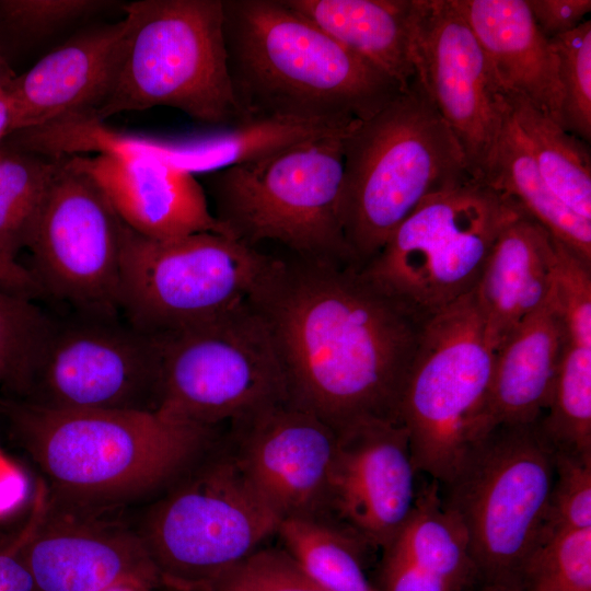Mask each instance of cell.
<instances>
[{
	"instance_id": "1",
	"label": "cell",
	"mask_w": 591,
	"mask_h": 591,
	"mask_svg": "<svg viewBox=\"0 0 591 591\" xmlns=\"http://www.w3.org/2000/svg\"><path fill=\"white\" fill-rule=\"evenodd\" d=\"M283 368L288 402L336 431L362 418L397 420L424 326L354 265L275 257L252 298Z\"/></svg>"
},
{
	"instance_id": "2",
	"label": "cell",
	"mask_w": 591,
	"mask_h": 591,
	"mask_svg": "<svg viewBox=\"0 0 591 591\" xmlns=\"http://www.w3.org/2000/svg\"><path fill=\"white\" fill-rule=\"evenodd\" d=\"M235 99L248 118L352 124L404 90L283 0H223Z\"/></svg>"
},
{
	"instance_id": "3",
	"label": "cell",
	"mask_w": 591,
	"mask_h": 591,
	"mask_svg": "<svg viewBox=\"0 0 591 591\" xmlns=\"http://www.w3.org/2000/svg\"><path fill=\"white\" fill-rule=\"evenodd\" d=\"M14 433L55 489L108 502L154 489L183 472L213 427L162 409L63 410L9 403Z\"/></svg>"
},
{
	"instance_id": "4",
	"label": "cell",
	"mask_w": 591,
	"mask_h": 591,
	"mask_svg": "<svg viewBox=\"0 0 591 591\" xmlns=\"http://www.w3.org/2000/svg\"><path fill=\"white\" fill-rule=\"evenodd\" d=\"M343 154L339 215L358 268L427 198L476 181L417 76L406 91L344 134Z\"/></svg>"
},
{
	"instance_id": "5",
	"label": "cell",
	"mask_w": 591,
	"mask_h": 591,
	"mask_svg": "<svg viewBox=\"0 0 591 591\" xmlns=\"http://www.w3.org/2000/svg\"><path fill=\"white\" fill-rule=\"evenodd\" d=\"M125 33L112 89L82 112L103 121L121 112L176 108L212 125L246 120L230 79L223 0H141L123 5Z\"/></svg>"
},
{
	"instance_id": "6",
	"label": "cell",
	"mask_w": 591,
	"mask_h": 591,
	"mask_svg": "<svg viewBox=\"0 0 591 591\" xmlns=\"http://www.w3.org/2000/svg\"><path fill=\"white\" fill-rule=\"evenodd\" d=\"M540 419L473 440L442 485V506L463 528L483 586L515 583L538 543L556 452Z\"/></svg>"
},
{
	"instance_id": "7",
	"label": "cell",
	"mask_w": 591,
	"mask_h": 591,
	"mask_svg": "<svg viewBox=\"0 0 591 591\" xmlns=\"http://www.w3.org/2000/svg\"><path fill=\"white\" fill-rule=\"evenodd\" d=\"M347 130L211 172L216 218L250 246L275 241L298 257L355 266L339 215Z\"/></svg>"
},
{
	"instance_id": "8",
	"label": "cell",
	"mask_w": 591,
	"mask_h": 591,
	"mask_svg": "<svg viewBox=\"0 0 591 591\" xmlns=\"http://www.w3.org/2000/svg\"><path fill=\"white\" fill-rule=\"evenodd\" d=\"M521 213L512 199L471 181L422 201L360 273L427 321L475 288L496 239Z\"/></svg>"
},
{
	"instance_id": "9",
	"label": "cell",
	"mask_w": 591,
	"mask_h": 591,
	"mask_svg": "<svg viewBox=\"0 0 591 591\" xmlns=\"http://www.w3.org/2000/svg\"><path fill=\"white\" fill-rule=\"evenodd\" d=\"M157 408L213 427L288 402L270 328L251 299L206 323L154 335Z\"/></svg>"
},
{
	"instance_id": "10",
	"label": "cell",
	"mask_w": 591,
	"mask_h": 591,
	"mask_svg": "<svg viewBox=\"0 0 591 591\" xmlns=\"http://www.w3.org/2000/svg\"><path fill=\"white\" fill-rule=\"evenodd\" d=\"M274 258L223 234L155 240L124 223L118 308L150 335L199 325L248 301Z\"/></svg>"
},
{
	"instance_id": "11",
	"label": "cell",
	"mask_w": 591,
	"mask_h": 591,
	"mask_svg": "<svg viewBox=\"0 0 591 591\" xmlns=\"http://www.w3.org/2000/svg\"><path fill=\"white\" fill-rule=\"evenodd\" d=\"M280 522L229 455L201 467L161 500L141 537L161 586L212 591L277 533Z\"/></svg>"
},
{
	"instance_id": "12",
	"label": "cell",
	"mask_w": 591,
	"mask_h": 591,
	"mask_svg": "<svg viewBox=\"0 0 591 591\" xmlns=\"http://www.w3.org/2000/svg\"><path fill=\"white\" fill-rule=\"evenodd\" d=\"M496 351L473 290L427 320L397 407L418 472L445 484L470 444Z\"/></svg>"
},
{
	"instance_id": "13",
	"label": "cell",
	"mask_w": 591,
	"mask_h": 591,
	"mask_svg": "<svg viewBox=\"0 0 591 591\" xmlns=\"http://www.w3.org/2000/svg\"><path fill=\"white\" fill-rule=\"evenodd\" d=\"M48 317L20 394L49 409H157L159 348L154 335L82 312Z\"/></svg>"
},
{
	"instance_id": "14",
	"label": "cell",
	"mask_w": 591,
	"mask_h": 591,
	"mask_svg": "<svg viewBox=\"0 0 591 591\" xmlns=\"http://www.w3.org/2000/svg\"><path fill=\"white\" fill-rule=\"evenodd\" d=\"M123 230L97 184L62 155L27 244L42 291L81 312L116 314Z\"/></svg>"
},
{
	"instance_id": "15",
	"label": "cell",
	"mask_w": 591,
	"mask_h": 591,
	"mask_svg": "<svg viewBox=\"0 0 591 591\" xmlns=\"http://www.w3.org/2000/svg\"><path fill=\"white\" fill-rule=\"evenodd\" d=\"M415 66L472 177L485 183L507 103L483 47L454 0H420Z\"/></svg>"
},
{
	"instance_id": "16",
	"label": "cell",
	"mask_w": 591,
	"mask_h": 591,
	"mask_svg": "<svg viewBox=\"0 0 591 591\" xmlns=\"http://www.w3.org/2000/svg\"><path fill=\"white\" fill-rule=\"evenodd\" d=\"M234 457L280 520L327 517L337 432L289 402L237 424Z\"/></svg>"
},
{
	"instance_id": "17",
	"label": "cell",
	"mask_w": 591,
	"mask_h": 591,
	"mask_svg": "<svg viewBox=\"0 0 591 591\" xmlns=\"http://www.w3.org/2000/svg\"><path fill=\"white\" fill-rule=\"evenodd\" d=\"M336 432L329 512L371 547L383 549L416 501L407 431L397 420L368 417Z\"/></svg>"
},
{
	"instance_id": "18",
	"label": "cell",
	"mask_w": 591,
	"mask_h": 591,
	"mask_svg": "<svg viewBox=\"0 0 591 591\" xmlns=\"http://www.w3.org/2000/svg\"><path fill=\"white\" fill-rule=\"evenodd\" d=\"M101 188L120 220L155 240L211 232L233 237L209 210L195 175L147 154L68 155Z\"/></svg>"
},
{
	"instance_id": "19",
	"label": "cell",
	"mask_w": 591,
	"mask_h": 591,
	"mask_svg": "<svg viewBox=\"0 0 591 591\" xmlns=\"http://www.w3.org/2000/svg\"><path fill=\"white\" fill-rule=\"evenodd\" d=\"M33 591H103L118 583L161 586L141 536L78 521L38 520L22 548Z\"/></svg>"
},
{
	"instance_id": "20",
	"label": "cell",
	"mask_w": 591,
	"mask_h": 591,
	"mask_svg": "<svg viewBox=\"0 0 591 591\" xmlns=\"http://www.w3.org/2000/svg\"><path fill=\"white\" fill-rule=\"evenodd\" d=\"M124 33V20L90 31L15 76L8 90L12 134L97 108L112 89Z\"/></svg>"
},
{
	"instance_id": "21",
	"label": "cell",
	"mask_w": 591,
	"mask_h": 591,
	"mask_svg": "<svg viewBox=\"0 0 591 591\" xmlns=\"http://www.w3.org/2000/svg\"><path fill=\"white\" fill-rule=\"evenodd\" d=\"M566 344L554 288L545 303L496 351L490 383L470 443L502 425L537 421L548 408Z\"/></svg>"
},
{
	"instance_id": "22",
	"label": "cell",
	"mask_w": 591,
	"mask_h": 591,
	"mask_svg": "<svg viewBox=\"0 0 591 591\" xmlns=\"http://www.w3.org/2000/svg\"><path fill=\"white\" fill-rule=\"evenodd\" d=\"M557 240L521 213L496 239L473 289L485 335L497 351L549 297Z\"/></svg>"
},
{
	"instance_id": "23",
	"label": "cell",
	"mask_w": 591,
	"mask_h": 591,
	"mask_svg": "<svg viewBox=\"0 0 591 591\" xmlns=\"http://www.w3.org/2000/svg\"><path fill=\"white\" fill-rule=\"evenodd\" d=\"M502 93L519 95L560 125L557 59L525 0H454Z\"/></svg>"
},
{
	"instance_id": "24",
	"label": "cell",
	"mask_w": 591,
	"mask_h": 591,
	"mask_svg": "<svg viewBox=\"0 0 591 591\" xmlns=\"http://www.w3.org/2000/svg\"><path fill=\"white\" fill-rule=\"evenodd\" d=\"M341 46L406 91L416 77L420 0H283Z\"/></svg>"
},
{
	"instance_id": "25",
	"label": "cell",
	"mask_w": 591,
	"mask_h": 591,
	"mask_svg": "<svg viewBox=\"0 0 591 591\" xmlns=\"http://www.w3.org/2000/svg\"><path fill=\"white\" fill-rule=\"evenodd\" d=\"M352 124L278 117L248 118L211 135L153 138L151 152L192 174L211 173L266 158L308 140L345 131Z\"/></svg>"
},
{
	"instance_id": "26",
	"label": "cell",
	"mask_w": 591,
	"mask_h": 591,
	"mask_svg": "<svg viewBox=\"0 0 591 591\" xmlns=\"http://www.w3.org/2000/svg\"><path fill=\"white\" fill-rule=\"evenodd\" d=\"M485 183L591 265V220L571 210L546 184L508 105Z\"/></svg>"
},
{
	"instance_id": "27",
	"label": "cell",
	"mask_w": 591,
	"mask_h": 591,
	"mask_svg": "<svg viewBox=\"0 0 591 591\" xmlns=\"http://www.w3.org/2000/svg\"><path fill=\"white\" fill-rule=\"evenodd\" d=\"M385 548L440 578L453 591L465 590L479 581L466 534L443 508L434 480L417 490L410 515Z\"/></svg>"
},
{
	"instance_id": "28",
	"label": "cell",
	"mask_w": 591,
	"mask_h": 591,
	"mask_svg": "<svg viewBox=\"0 0 591 591\" xmlns=\"http://www.w3.org/2000/svg\"><path fill=\"white\" fill-rule=\"evenodd\" d=\"M549 188L571 210L591 220V155L583 140L565 130L528 100L503 93Z\"/></svg>"
},
{
	"instance_id": "29",
	"label": "cell",
	"mask_w": 591,
	"mask_h": 591,
	"mask_svg": "<svg viewBox=\"0 0 591 591\" xmlns=\"http://www.w3.org/2000/svg\"><path fill=\"white\" fill-rule=\"evenodd\" d=\"M277 534L299 567L324 588L379 591L364 571L363 555L370 545L339 521L327 517L285 519Z\"/></svg>"
},
{
	"instance_id": "30",
	"label": "cell",
	"mask_w": 591,
	"mask_h": 591,
	"mask_svg": "<svg viewBox=\"0 0 591 591\" xmlns=\"http://www.w3.org/2000/svg\"><path fill=\"white\" fill-rule=\"evenodd\" d=\"M62 161L59 157L0 147V252L16 260L27 247L44 198Z\"/></svg>"
},
{
	"instance_id": "31",
	"label": "cell",
	"mask_w": 591,
	"mask_h": 591,
	"mask_svg": "<svg viewBox=\"0 0 591 591\" xmlns=\"http://www.w3.org/2000/svg\"><path fill=\"white\" fill-rule=\"evenodd\" d=\"M541 427L556 450L591 453V337L567 335Z\"/></svg>"
},
{
	"instance_id": "32",
	"label": "cell",
	"mask_w": 591,
	"mask_h": 591,
	"mask_svg": "<svg viewBox=\"0 0 591 591\" xmlns=\"http://www.w3.org/2000/svg\"><path fill=\"white\" fill-rule=\"evenodd\" d=\"M515 584L522 591H591V528L563 531L541 542Z\"/></svg>"
},
{
	"instance_id": "33",
	"label": "cell",
	"mask_w": 591,
	"mask_h": 591,
	"mask_svg": "<svg viewBox=\"0 0 591 591\" xmlns=\"http://www.w3.org/2000/svg\"><path fill=\"white\" fill-rule=\"evenodd\" d=\"M557 59L560 90V126L591 140V21L549 39Z\"/></svg>"
},
{
	"instance_id": "34",
	"label": "cell",
	"mask_w": 591,
	"mask_h": 591,
	"mask_svg": "<svg viewBox=\"0 0 591 591\" xmlns=\"http://www.w3.org/2000/svg\"><path fill=\"white\" fill-rule=\"evenodd\" d=\"M586 528H591V453L556 450L555 477L537 545L556 533Z\"/></svg>"
},
{
	"instance_id": "35",
	"label": "cell",
	"mask_w": 591,
	"mask_h": 591,
	"mask_svg": "<svg viewBox=\"0 0 591 591\" xmlns=\"http://www.w3.org/2000/svg\"><path fill=\"white\" fill-rule=\"evenodd\" d=\"M47 321L30 299L0 289V383L20 393Z\"/></svg>"
},
{
	"instance_id": "36",
	"label": "cell",
	"mask_w": 591,
	"mask_h": 591,
	"mask_svg": "<svg viewBox=\"0 0 591 591\" xmlns=\"http://www.w3.org/2000/svg\"><path fill=\"white\" fill-rule=\"evenodd\" d=\"M212 591H331L311 579L285 549L260 548Z\"/></svg>"
},
{
	"instance_id": "37",
	"label": "cell",
	"mask_w": 591,
	"mask_h": 591,
	"mask_svg": "<svg viewBox=\"0 0 591 591\" xmlns=\"http://www.w3.org/2000/svg\"><path fill=\"white\" fill-rule=\"evenodd\" d=\"M113 3L104 0H0V22L18 35L36 37Z\"/></svg>"
},
{
	"instance_id": "38",
	"label": "cell",
	"mask_w": 591,
	"mask_h": 591,
	"mask_svg": "<svg viewBox=\"0 0 591 591\" xmlns=\"http://www.w3.org/2000/svg\"><path fill=\"white\" fill-rule=\"evenodd\" d=\"M380 566L379 591H453L440 578L419 568L403 555L385 548Z\"/></svg>"
},
{
	"instance_id": "39",
	"label": "cell",
	"mask_w": 591,
	"mask_h": 591,
	"mask_svg": "<svg viewBox=\"0 0 591 591\" xmlns=\"http://www.w3.org/2000/svg\"><path fill=\"white\" fill-rule=\"evenodd\" d=\"M531 15L548 39L575 30L591 10L590 0H525Z\"/></svg>"
},
{
	"instance_id": "40",
	"label": "cell",
	"mask_w": 591,
	"mask_h": 591,
	"mask_svg": "<svg viewBox=\"0 0 591 591\" xmlns=\"http://www.w3.org/2000/svg\"><path fill=\"white\" fill-rule=\"evenodd\" d=\"M42 499L23 530L0 543V591H33L32 577L24 564L22 548L34 526L44 514Z\"/></svg>"
},
{
	"instance_id": "41",
	"label": "cell",
	"mask_w": 591,
	"mask_h": 591,
	"mask_svg": "<svg viewBox=\"0 0 591 591\" xmlns=\"http://www.w3.org/2000/svg\"><path fill=\"white\" fill-rule=\"evenodd\" d=\"M0 289L30 300L43 292L30 269L1 252Z\"/></svg>"
},
{
	"instance_id": "42",
	"label": "cell",
	"mask_w": 591,
	"mask_h": 591,
	"mask_svg": "<svg viewBox=\"0 0 591 591\" xmlns=\"http://www.w3.org/2000/svg\"><path fill=\"white\" fill-rule=\"evenodd\" d=\"M13 104L8 91L0 93V143L7 136L12 135Z\"/></svg>"
},
{
	"instance_id": "43",
	"label": "cell",
	"mask_w": 591,
	"mask_h": 591,
	"mask_svg": "<svg viewBox=\"0 0 591 591\" xmlns=\"http://www.w3.org/2000/svg\"><path fill=\"white\" fill-rule=\"evenodd\" d=\"M14 78L13 71L0 54V93L9 90Z\"/></svg>"
},
{
	"instance_id": "44",
	"label": "cell",
	"mask_w": 591,
	"mask_h": 591,
	"mask_svg": "<svg viewBox=\"0 0 591 591\" xmlns=\"http://www.w3.org/2000/svg\"><path fill=\"white\" fill-rule=\"evenodd\" d=\"M154 588H149L140 584L134 583H118L109 588H106L103 591H153Z\"/></svg>"
},
{
	"instance_id": "45",
	"label": "cell",
	"mask_w": 591,
	"mask_h": 591,
	"mask_svg": "<svg viewBox=\"0 0 591 591\" xmlns=\"http://www.w3.org/2000/svg\"><path fill=\"white\" fill-rule=\"evenodd\" d=\"M482 591H522L515 583L483 586Z\"/></svg>"
}]
</instances>
